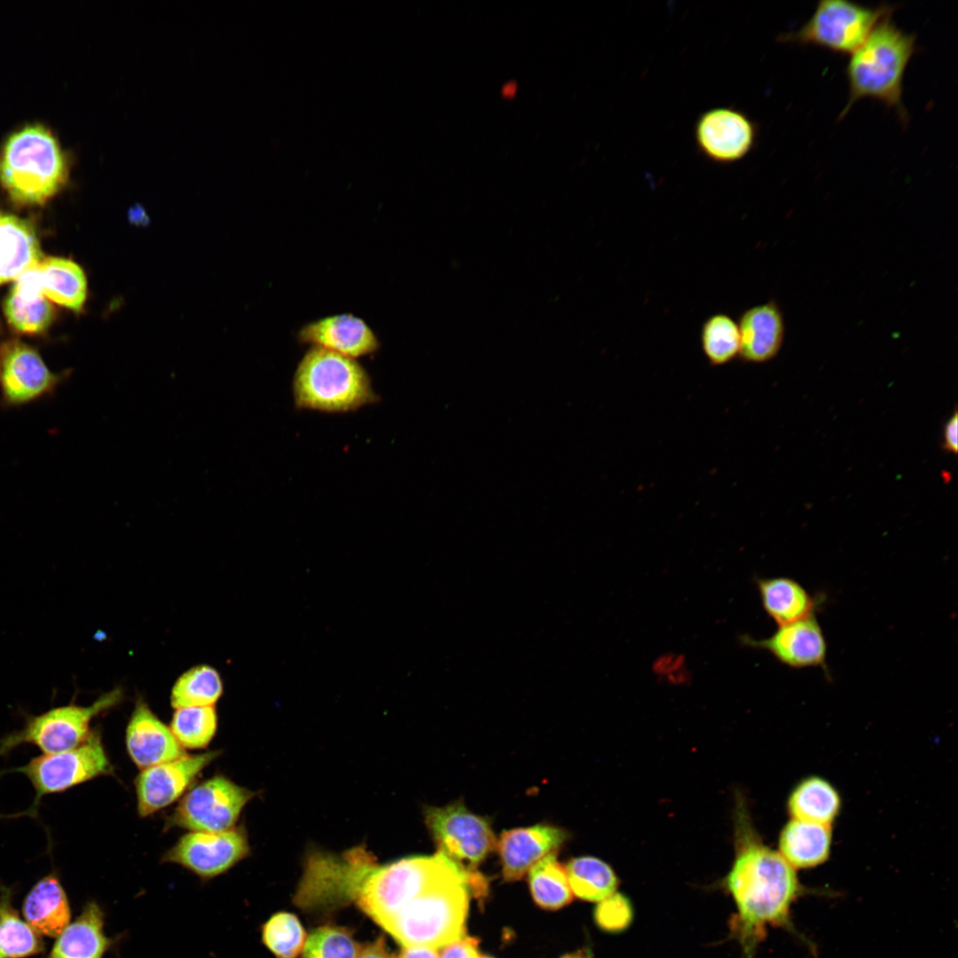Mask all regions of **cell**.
I'll list each match as a JSON object with an SVG mask.
<instances>
[{"instance_id":"cell-1","label":"cell","mask_w":958,"mask_h":958,"mask_svg":"<svg viewBox=\"0 0 958 958\" xmlns=\"http://www.w3.org/2000/svg\"><path fill=\"white\" fill-rule=\"evenodd\" d=\"M741 844L726 883L737 906L738 932L746 952L752 953L768 927L783 928L811 948L791 920L792 906L810 890L780 852L753 835L745 834Z\"/></svg>"},{"instance_id":"cell-2","label":"cell","mask_w":958,"mask_h":958,"mask_svg":"<svg viewBox=\"0 0 958 958\" xmlns=\"http://www.w3.org/2000/svg\"><path fill=\"white\" fill-rule=\"evenodd\" d=\"M474 875L454 863L386 907L373 920L404 946L443 947L465 936Z\"/></svg>"},{"instance_id":"cell-3","label":"cell","mask_w":958,"mask_h":958,"mask_svg":"<svg viewBox=\"0 0 958 958\" xmlns=\"http://www.w3.org/2000/svg\"><path fill=\"white\" fill-rule=\"evenodd\" d=\"M891 16L882 18L851 54L845 68L849 97L839 120L857 101L870 98L895 109L903 122L907 121L902 103L903 78L915 52L916 35L899 28Z\"/></svg>"},{"instance_id":"cell-4","label":"cell","mask_w":958,"mask_h":958,"mask_svg":"<svg viewBox=\"0 0 958 958\" xmlns=\"http://www.w3.org/2000/svg\"><path fill=\"white\" fill-rule=\"evenodd\" d=\"M68 174V156L42 124L16 130L0 151V184L16 203L43 204L65 185Z\"/></svg>"},{"instance_id":"cell-5","label":"cell","mask_w":958,"mask_h":958,"mask_svg":"<svg viewBox=\"0 0 958 958\" xmlns=\"http://www.w3.org/2000/svg\"><path fill=\"white\" fill-rule=\"evenodd\" d=\"M292 392L296 409L326 413L355 412L380 398L357 359L313 346L298 363Z\"/></svg>"},{"instance_id":"cell-6","label":"cell","mask_w":958,"mask_h":958,"mask_svg":"<svg viewBox=\"0 0 958 958\" xmlns=\"http://www.w3.org/2000/svg\"><path fill=\"white\" fill-rule=\"evenodd\" d=\"M111 771L112 766L98 733L90 732L80 745L35 757L24 766L0 771V777L19 773L28 779L35 789V798L28 809L15 817H36L40 802L45 796L66 791Z\"/></svg>"},{"instance_id":"cell-7","label":"cell","mask_w":958,"mask_h":958,"mask_svg":"<svg viewBox=\"0 0 958 958\" xmlns=\"http://www.w3.org/2000/svg\"><path fill=\"white\" fill-rule=\"evenodd\" d=\"M121 698V690L114 689L88 706L71 703L27 716L20 730L7 734L0 740V756L24 744L34 745L43 754L71 750L90 735L92 718L118 703Z\"/></svg>"},{"instance_id":"cell-8","label":"cell","mask_w":958,"mask_h":958,"mask_svg":"<svg viewBox=\"0 0 958 958\" xmlns=\"http://www.w3.org/2000/svg\"><path fill=\"white\" fill-rule=\"evenodd\" d=\"M894 10L887 4L872 8L847 0H821L811 18L797 31L783 35L782 40L851 55L877 22Z\"/></svg>"},{"instance_id":"cell-9","label":"cell","mask_w":958,"mask_h":958,"mask_svg":"<svg viewBox=\"0 0 958 958\" xmlns=\"http://www.w3.org/2000/svg\"><path fill=\"white\" fill-rule=\"evenodd\" d=\"M424 816L437 852L467 870L472 871L496 847L489 821L471 813L461 801L427 807Z\"/></svg>"},{"instance_id":"cell-10","label":"cell","mask_w":958,"mask_h":958,"mask_svg":"<svg viewBox=\"0 0 958 958\" xmlns=\"http://www.w3.org/2000/svg\"><path fill=\"white\" fill-rule=\"evenodd\" d=\"M255 792L216 775L190 789L170 815L169 827L221 832L233 828Z\"/></svg>"},{"instance_id":"cell-11","label":"cell","mask_w":958,"mask_h":958,"mask_svg":"<svg viewBox=\"0 0 958 958\" xmlns=\"http://www.w3.org/2000/svg\"><path fill=\"white\" fill-rule=\"evenodd\" d=\"M248 852L247 837L241 828L221 832L192 831L163 855L162 861L180 865L202 880H209L226 873Z\"/></svg>"},{"instance_id":"cell-12","label":"cell","mask_w":958,"mask_h":958,"mask_svg":"<svg viewBox=\"0 0 958 958\" xmlns=\"http://www.w3.org/2000/svg\"><path fill=\"white\" fill-rule=\"evenodd\" d=\"M212 750L187 755L142 770L136 779L137 811L145 817L179 798L197 775L219 756Z\"/></svg>"},{"instance_id":"cell-13","label":"cell","mask_w":958,"mask_h":958,"mask_svg":"<svg viewBox=\"0 0 958 958\" xmlns=\"http://www.w3.org/2000/svg\"><path fill=\"white\" fill-rule=\"evenodd\" d=\"M60 381L40 354L22 343L7 346L0 365L1 404L19 406L51 394Z\"/></svg>"},{"instance_id":"cell-14","label":"cell","mask_w":958,"mask_h":958,"mask_svg":"<svg viewBox=\"0 0 958 958\" xmlns=\"http://www.w3.org/2000/svg\"><path fill=\"white\" fill-rule=\"evenodd\" d=\"M757 139V127L743 113L732 107L712 108L699 117L695 140L703 154L718 163L745 157Z\"/></svg>"},{"instance_id":"cell-15","label":"cell","mask_w":958,"mask_h":958,"mask_svg":"<svg viewBox=\"0 0 958 958\" xmlns=\"http://www.w3.org/2000/svg\"><path fill=\"white\" fill-rule=\"evenodd\" d=\"M744 644L770 653L791 669H827L828 644L815 616L778 626L771 636L742 639Z\"/></svg>"},{"instance_id":"cell-16","label":"cell","mask_w":958,"mask_h":958,"mask_svg":"<svg viewBox=\"0 0 958 958\" xmlns=\"http://www.w3.org/2000/svg\"><path fill=\"white\" fill-rule=\"evenodd\" d=\"M567 838L565 829L549 824L503 831L496 847L505 880H520L539 860L557 852Z\"/></svg>"},{"instance_id":"cell-17","label":"cell","mask_w":958,"mask_h":958,"mask_svg":"<svg viewBox=\"0 0 958 958\" xmlns=\"http://www.w3.org/2000/svg\"><path fill=\"white\" fill-rule=\"evenodd\" d=\"M301 342L351 358L374 353L380 342L371 327L352 314H338L310 322L298 334Z\"/></svg>"},{"instance_id":"cell-18","label":"cell","mask_w":958,"mask_h":958,"mask_svg":"<svg viewBox=\"0 0 958 958\" xmlns=\"http://www.w3.org/2000/svg\"><path fill=\"white\" fill-rule=\"evenodd\" d=\"M126 745L130 757L142 770L186 754L170 728L143 702L136 704L129 721Z\"/></svg>"},{"instance_id":"cell-19","label":"cell","mask_w":958,"mask_h":958,"mask_svg":"<svg viewBox=\"0 0 958 958\" xmlns=\"http://www.w3.org/2000/svg\"><path fill=\"white\" fill-rule=\"evenodd\" d=\"M740 334L738 357L744 363L759 364L779 352L785 332L782 313L775 302L744 310L737 322Z\"/></svg>"},{"instance_id":"cell-20","label":"cell","mask_w":958,"mask_h":958,"mask_svg":"<svg viewBox=\"0 0 958 958\" xmlns=\"http://www.w3.org/2000/svg\"><path fill=\"white\" fill-rule=\"evenodd\" d=\"M105 913L96 901L88 902L80 915L57 937L45 958H103L114 940L104 931Z\"/></svg>"},{"instance_id":"cell-21","label":"cell","mask_w":958,"mask_h":958,"mask_svg":"<svg viewBox=\"0 0 958 958\" xmlns=\"http://www.w3.org/2000/svg\"><path fill=\"white\" fill-rule=\"evenodd\" d=\"M26 922L40 935L57 938L69 924L71 911L67 894L56 873L40 879L24 899Z\"/></svg>"},{"instance_id":"cell-22","label":"cell","mask_w":958,"mask_h":958,"mask_svg":"<svg viewBox=\"0 0 958 958\" xmlns=\"http://www.w3.org/2000/svg\"><path fill=\"white\" fill-rule=\"evenodd\" d=\"M762 606L778 626L815 616L820 601L798 581L789 577L758 578Z\"/></svg>"},{"instance_id":"cell-23","label":"cell","mask_w":958,"mask_h":958,"mask_svg":"<svg viewBox=\"0 0 958 958\" xmlns=\"http://www.w3.org/2000/svg\"><path fill=\"white\" fill-rule=\"evenodd\" d=\"M41 261L40 245L29 223L0 212V284L16 280Z\"/></svg>"},{"instance_id":"cell-24","label":"cell","mask_w":958,"mask_h":958,"mask_svg":"<svg viewBox=\"0 0 958 958\" xmlns=\"http://www.w3.org/2000/svg\"><path fill=\"white\" fill-rule=\"evenodd\" d=\"M4 309L8 322L16 330L27 334L43 331L53 317V308L31 270L15 280Z\"/></svg>"},{"instance_id":"cell-25","label":"cell","mask_w":958,"mask_h":958,"mask_svg":"<svg viewBox=\"0 0 958 958\" xmlns=\"http://www.w3.org/2000/svg\"><path fill=\"white\" fill-rule=\"evenodd\" d=\"M831 839L829 825L792 819L781 832L780 854L795 869L814 868L828 860Z\"/></svg>"},{"instance_id":"cell-26","label":"cell","mask_w":958,"mask_h":958,"mask_svg":"<svg viewBox=\"0 0 958 958\" xmlns=\"http://www.w3.org/2000/svg\"><path fill=\"white\" fill-rule=\"evenodd\" d=\"M43 295L75 312L82 310L87 297V279L83 270L74 261L48 257L37 264Z\"/></svg>"},{"instance_id":"cell-27","label":"cell","mask_w":958,"mask_h":958,"mask_svg":"<svg viewBox=\"0 0 958 958\" xmlns=\"http://www.w3.org/2000/svg\"><path fill=\"white\" fill-rule=\"evenodd\" d=\"M841 808L837 790L826 780L812 776L801 781L792 790L788 809L792 819L829 825Z\"/></svg>"},{"instance_id":"cell-28","label":"cell","mask_w":958,"mask_h":958,"mask_svg":"<svg viewBox=\"0 0 958 958\" xmlns=\"http://www.w3.org/2000/svg\"><path fill=\"white\" fill-rule=\"evenodd\" d=\"M12 891H0V958H24L42 953L41 935L23 921L12 905Z\"/></svg>"},{"instance_id":"cell-29","label":"cell","mask_w":958,"mask_h":958,"mask_svg":"<svg viewBox=\"0 0 958 958\" xmlns=\"http://www.w3.org/2000/svg\"><path fill=\"white\" fill-rule=\"evenodd\" d=\"M556 852L543 857L528 872L532 897L546 909L561 908L572 899L565 867L558 861Z\"/></svg>"},{"instance_id":"cell-30","label":"cell","mask_w":958,"mask_h":958,"mask_svg":"<svg viewBox=\"0 0 958 958\" xmlns=\"http://www.w3.org/2000/svg\"><path fill=\"white\" fill-rule=\"evenodd\" d=\"M565 870L571 891L582 899L601 901L616 891L617 878L614 871L597 858H574Z\"/></svg>"},{"instance_id":"cell-31","label":"cell","mask_w":958,"mask_h":958,"mask_svg":"<svg viewBox=\"0 0 958 958\" xmlns=\"http://www.w3.org/2000/svg\"><path fill=\"white\" fill-rule=\"evenodd\" d=\"M223 693L219 673L208 665H199L182 674L171 690L170 703L175 709L213 706Z\"/></svg>"},{"instance_id":"cell-32","label":"cell","mask_w":958,"mask_h":958,"mask_svg":"<svg viewBox=\"0 0 958 958\" xmlns=\"http://www.w3.org/2000/svg\"><path fill=\"white\" fill-rule=\"evenodd\" d=\"M700 341L703 355L711 365H726L739 353L737 322L726 313L712 314L702 326Z\"/></svg>"},{"instance_id":"cell-33","label":"cell","mask_w":958,"mask_h":958,"mask_svg":"<svg viewBox=\"0 0 958 958\" xmlns=\"http://www.w3.org/2000/svg\"><path fill=\"white\" fill-rule=\"evenodd\" d=\"M217 715L214 706L176 709L170 730L183 748H205L214 737Z\"/></svg>"},{"instance_id":"cell-34","label":"cell","mask_w":958,"mask_h":958,"mask_svg":"<svg viewBox=\"0 0 958 958\" xmlns=\"http://www.w3.org/2000/svg\"><path fill=\"white\" fill-rule=\"evenodd\" d=\"M263 944L276 958H296L302 951L306 934L297 919L290 913L273 915L263 926Z\"/></svg>"},{"instance_id":"cell-35","label":"cell","mask_w":958,"mask_h":958,"mask_svg":"<svg viewBox=\"0 0 958 958\" xmlns=\"http://www.w3.org/2000/svg\"><path fill=\"white\" fill-rule=\"evenodd\" d=\"M360 946L351 934L340 927L323 926L306 938L302 958H357Z\"/></svg>"},{"instance_id":"cell-36","label":"cell","mask_w":958,"mask_h":958,"mask_svg":"<svg viewBox=\"0 0 958 958\" xmlns=\"http://www.w3.org/2000/svg\"><path fill=\"white\" fill-rule=\"evenodd\" d=\"M594 917L597 925L602 930L620 931L627 928L632 922V905L625 896L613 893L597 905Z\"/></svg>"},{"instance_id":"cell-37","label":"cell","mask_w":958,"mask_h":958,"mask_svg":"<svg viewBox=\"0 0 958 958\" xmlns=\"http://www.w3.org/2000/svg\"><path fill=\"white\" fill-rule=\"evenodd\" d=\"M477 939L462 937L443 946L439 958H480Z\"/></svg>"},{"instance_id":"cell-38","label":"cell","mask_w":958,"mask_h":958,"mask_svg":"<svg viewBox=\"0 0 958 958\" xmlns=\"http://www.w3.org/2000/svg\"><path fill=\"white\" fill-rule=\"evenodd\" d=\"M957 413L954 415L946 423L944 428V447L951 452L956 453L958 447L957 439V428H958Z\"/></svg>"},{"instance_id":"cell-39","label":"cell","mask_w":958,"mask_h":958,"mask_svg":"<svg viewBox=\"0 0 958 958\" xmlns=\"http://www.w3.org/2000/svg\"><path fill=\"white\" fill-rule=\"evenodd\" d=\"M357 958H395L390 954L382 939L369 944L360 951Z\"/></svg>"},{"instance_id":"cell-40","label":"cell","mask_w":958,"mask_h":958,"mask_svg":"<svg viewBox=\"0 0 958 958\" xmlns=\"http://www.w3.org/2000/svg\"><path fill=\"white\" fill-rule=\"evenodd\" d=\"M398 958H439L435 948L426 946H404Z\"/></svg>"},{"instance_id":"cell-41","label":"cell","mask_w":958,"mask_h":958,"mask_svg":"<svg viewBox=\"0 0 958 958\" xmlns=\"http://www.w3.org/2000/svg\"><path fill=\"white\" fill-rule=\"evenodd\" d=\"M516 91H517V83L513 80H510V81L505 82L503 84L502 88H501V94L505 98H512V97H514L515 95Z\"/></svg>"},{"instance_id":"cell-42","label":"cell","mask_w":958,"mask_h":958,"mask_svg":"<svg viewBox=\"0 0 958 958\" xmlns=\"http://www.w3.org/2000/svg\"><path fill=\"white\" fill-rule=\"evenodd\" d=\"M561 958H591V956L588 951L580 950L572 954H568Z\"/></svg>"},{"instance_id":"cell-43","label":"cell","mask_w":958,"mask_h":958,"mask_svg":"<svg viewBox=\"0 0 958 958\" xmlns=\"http://www.w3.org/2000/svg\"><path fill=\"white\" fill-rule=\"evenodd\" d=\"M480 958H492V957H489V956H480Z\"/></svg>"}]
</instances>
